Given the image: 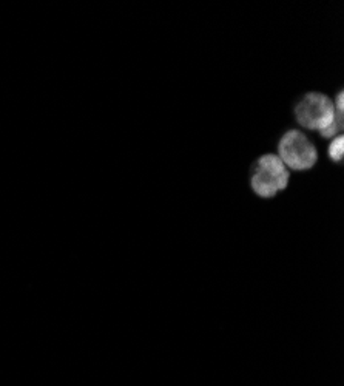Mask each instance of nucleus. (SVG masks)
Instances as JSON below:
<instances>
[{
  "label": "nucleus",
  "mask_w": 344,
  "mask_h": 386,
  "mask_svg": "<svg viewBox=\"0 0 344 386\" xmlns=\"http://www.w3.org/2000/svg\"><path fill=\"white\" fill-rule=\"evenodd\" d=\"M291 173L275 153H266L254 162L250 169V187L255 195L273 198L289 186Z\"/></svg>",
  "instance_id": "f257e3e1"
},
{
  "label": "nucleus",
  "mask_w": 344,
  "mask_h": 386,
  "mask_svg": "<svg viewBox=\"0 0 344 386\" xmlns=\"http://www.w3.org/2000/svg\"><path fill=\"white\" fill-rule=\"evenodd\" d=\"M293 115L303 128L318 133L329 128L338 118H343L341 113L335 112L333 100L318 91L306 93L293 107Z\"/></svg>",
  "instance_id": "f03ea898"
},
{
  "label": "nucleus",
  "mask_w": 344,
  "mask_h": 386,
  "mask_svg": "<svg viewBox=\"0 0 344 386\" xmlns=\"http://www.w3.org/2000/svg\"><path fill=\"white\" fill-rule=\"evenodd\" d=\"M278 158L287 169L292 170H311L318 161V152L315 144L301 130L286 132L278 142Z\"/></svg>",
  "instance_id": "7ed1b4c3"
},
{
  "label": "nucleus",
  "mask_w": 344,
  "mask_h": 386,
  "mask_svg": "<svg viewBox=\"0 0 344 386\" xmlns=\"http://www.w3.org/2000/svg\"><path fill=\"white\" fill-rule=\"evenodd\" d=\"M344 156V137L341 135L335 136L329 145V158L333 162H341Z\"/></svg>",
  "instance_id": "20e7f679"
}]
</instances>
